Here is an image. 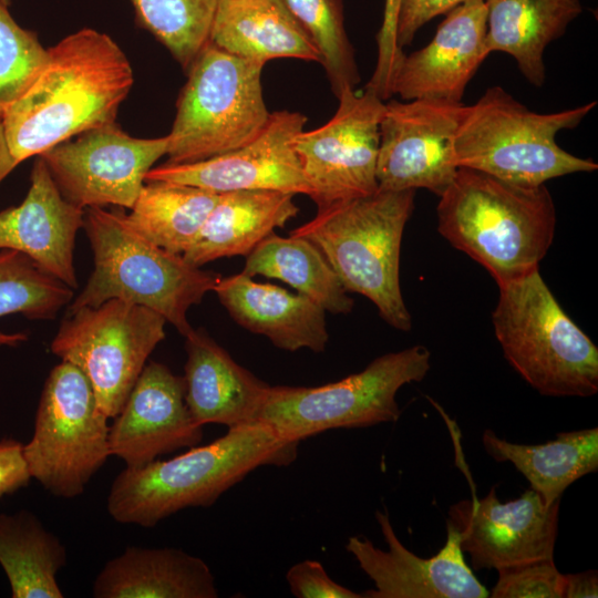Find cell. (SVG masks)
<instances>
[{"instance_id": "1", "label": "cell", "mask_w": 598, "mask_h": 598, "mask_svg": "<svg viewBox=\"0 0 598 598\" xmlns=\"http://www.w3.org/2000/svg\"><path fill=\"white\" fill-rule=\"evenodd\" d=\"M131 63L105 33L84 28L48 49L31 86L1 118L17 164L86 131L115 122L133 85Z\"/></svg>"}, {"instance_id": "2", "label": "cell", "mask_w": 598, "mask_h": 598, "mask_svg": "<svg viewBox=\"0 0 598 598\" xmlns=\"http://www.w3.org/2000/svg\"><path fill=\"white\" fill-rule=\"evenodd\" d=\"M298 445L261 421L230 427L173 458L126 466L111 485L107 512L120 524L153 527L182 509L212 506L260 466L291 464Z\"/></svg>"}, {"instance_id": "3", "label": "cell", "mask_w": 598, "mask_h": 598, "mask_svg": "<svg viewBox=\"0 0 598 598\" xmlns=\"http://www.w3.org/2000/svg\"><path fill=\"white\" fill-rule=\"evenodd\" d=\"M436 213L439 233L481 264L497 286L539 269L556 228L545 184L519 185L462 167Z\"/></svg>"}, {"instance_id": "4", "label": "cell", "mask_w": 598, "mask_h": 598, "mask_svg": "<svg viewBox=\"0 0 598 598\" xmlns=\"http://www.w3.org/2000/svg\"><path fill=\"white\" fill-rule=\"evenodd\" d=\"M93 251V271L69 306L73 312L120 299L162 315L186 337L194 328L188 309L214 291L220 275L188 264L140 234L121 210L84 209V225Z\"/></svg>"}, {"instance_id": "5", "label": "cell", "mask_w": 598, "mask_h": 598, "mask_svg": "<svg viewBox=\"0 0 598 598\" xmlns=\"http://www.w3.org/2000/svg\"><path fill=\"white\" fill-rule=\"evenodd\" d=\"M415 190H380L318 209L289 234L316 245L347 292L367 297L391 327L409 331L400 287V250Z\"/></svg>"}, {"instance_id": "6", "label": "cell", "mask_w": 598, "mask_h": 598, "mask_svg": "<svg viewBox=\"0 0 598 598\" xmlns=\"http://www.w3.org/2000/svg\"><path fill=\"white\" fill-rule=\"evenodd\" d=\"M597 102L553 113L527 109L501 86H491L466 105L454 141L458 168L478 171L519 185L537 186L598 164L563 150L556 135L577 127Z\"/></svg>"}, {"instance_id": "7", "label": "cell", "mask_w": 598, "mask_h": 598, "mask_svg": "<svg viewBox=\"0 0 598 598\" xmlns=\"http://www.w3.org/2000/svg\"><path fill=\"white\" fill-rule=\"evenodd\" d=\"M495 337L516 372L545 396L598 392V348L563 310L539 269L498 286Z\"/></svg>"}, {"instance_id": "8", "label": "cell", "mask_w": 598, "mask_h": 598, "mask_svg": "<svg viewBox=\"0 0 598 598\" xmlns=\"http://www.w3.org/2000/svg\"><path fill=\"white\" fill-rule=\"evenodd\" d=\"M264 65L208 41L187 69V81L167 134L166 163L204 161L255 138L271 114L261 86Z\"/></svg>"}, {"instance_id": "9", "label": "cell", "mask_w": 598, "mask_h": 598, "mask_svg": "<svg viewBox=\"0 0 598 598\" xmlns=\"http://www.w3.org/2000/svg\"><path fill=\"white\" fill-rule=\"evenodd\" d=\"M424 346L389 352L362 371L320 386H270L258 421L282 439L300 441L332 429L365 427L396 422L398 391L422 381L430 371Z\"/></svg>"}, {"instance_id": "10", "label": "cell", "mask_w": 598, "mask_h": 598, "mask_svg": "<svg viewBox=\"0 0 598 598\" xmlns=\"http://www.w3.org/2000/svg\"><path fill=\"white\" fill-rule=\"evenodd\" d=\"M109 417L85 375L61 361L49 373L23 456L31 478L55 497L80 496L111 456Z\"/></svg>"}, {"instance_id": "11", "label": "cell", "mask_w": 598, "mask_h": 598, "mask_svg": "<svg viewBox=\"0 0 598 598\" xmlns=\"http://www.w3.org/2000/svg\"><path fill=\"white\" fill-rule=\"evenodd\" d=\"M166 322L147 307L110 299L68 313L50 349L85 375L100 409L113 419L151 353L165 339Z\"/></svg>"}, {"instance_id": "12", "label": "cell", "mask_w": 598, "mask_h": 598, "mask_svg": "<svg viewBox=\"0 0 598 598\" xmlns=\"http://www.w3.org/2000/svg\"><path fill=\"white\" fill-rule=\"evenodd\" d=\"M334 115L295 138L309 197L318 209L378 190L377 158L384 101L364 87L338 97Z\"/></svg>"}, {"instance_id": "13", "label": "cell", "mask_w": 598, "mask_h": 598, "mask_svg": "<svg viewBox=\"0 0 598 598\" xmlns=\"http://www.w3.org/2000/svg\"><path fill=\"white\" fill-rule=\"evenodd\" d=\"M168 137L137 138L116 122L86 131L40 156L61 192L85 209L114 205L131 209L146 174L167 154Z\"/></svg>"}, {"instance_id": "14", "label": "cell", "mask_w": 598, "mask_h": 598, "mask_svg": "<svg viewBox=\"0 0 598 598\" xmlns=\"http://www.w3.org/2000/svg\"><path fill=\"white\" fill-rule=\"evenodd\" d=\"M463 102L390 100L380 121L377 183L380 190L425 188L441 196L458 167L453 141Z\"/></svg>"}, {"instance_id": "15", "label": "cell", "mask_w": 598, "mask_h": 598, "mask_svg": "<svg viewBox=\"0 0 598 598\" xmlns=\"http://www.w3.org/2000/svg\"><path fill=\"white\" fill-rule=\"evenodd\" d=\"M559 503L547 506L532 488L501 503L493 486L483 498L473 495L452 505L446 524L457 532L474 569L498 570L554 558Z\"/></svg>"}, {"instance_id": "16", "label": "cell", "mask_w": 598, "mask_h": 598, "mask_svg": "<svg viewBox=\"0 0 598 598\" xmlns=\"http://www.w3.org/2000/svg\"><path fill=\"white\" fill-rule=\"evenodd\" d=\"M307 117L287 110L271 112L262 131L247 144L219 156L187 164L153 167L145 182L165 181L216 194L268 189L310 195L295 138Z\"/></svg>"}, {"instance_id": "17", "label": "cell", "mask_w": 598, "mask_h": 598, "mask_svg": "<svg viewBox=\"0 0 598 598\" xmlns=\"http://www.w3.org/2000/svg\"><path fill=\"white\" fill-rule=\"evenodd\" d=\"M375 519L388 546L380 549L363 536H352L346 549L373 581L367 598H485L487 589L467 566L457 532L446 524L447 537L440 551L423 558L398 538L388 512H375Z\"/></svg>"}, {"instance_id": "18", "label": "cell", "mask_w": 598, "mask_h": 598, "mask_svg": "<svg viewBox=\"0 0 598 598\" xmlns=\"http://www.w3.org/2000/svg\"><path fill=\"white\" fill-rule=\"evenodd\" d=\"M109 431L111 455L127 467H141L163 454L196 446L203 426L185 401L183 377L161 363H146Z\"/></svg>"}, {"instance_id": "19", "label": "cell", "mask_w": 598, "mask_h": 598, "mask_svg": "<svg viewBox=\"0 0 598 598\" xmlns=\"http://www.w3.org/2000/svg\"><path fill=\"white\" fill-rule=\"evenodd\" d=\"M432 40L404 54L392 82L401 100L462 102L465 89L489 55L484 0H468L444 14Z\"/></svg>"}, {"instance_id": "20", "label": "cell", "mask_w": 598, "mask_h": 598, "mask_svg": "<svg viewBox=\"0 0 598 598\" xmlns=\"http://www.w3.org/2000/svg\"><path fill=\"white\" fill-rule=\"evenodd\" d=\"M30 181L23 202L0 213V250L23 252L45 272L76 289L73 255L84 209L62 196L40 155Z\"/></svg>"}, {"instance_id": "21", "label": "cell", "mask_w": 598, "mask_h": 598, "mask_svg": "<svg viewBox=\"0 0 598 598\" xmlns=\"http://www.w3.org/2000/svg\"><path fill=\"white\" fill-rule=\"evenodd\" d=\"M185 401L200 426L258 421L270 385L238 364L204 329L185 337Z\"/></svg>"}, {"instance_id": "22", "label": "cell", "mask_w": 598, "mask_h": 598, "mask_svg": "<svg viewBox=\"0 0 598 598\" xmlns=\"http://www.w3.org/2000/svg\"><path fill=\"white\" fill-rule=\"evenodd\" d=\"M214 291L239 326L267 337L277 348L291 352L326 350V310L307 296L257 282L243 271L220 278Z\"/></svg>"}, {"instance_id": "23", "label": "cell", "mask_w": 598, "mask_h": 598, "mask_svg": "<svg viewBox=\"0 0 598 598\" xmlns=\"http://www.w3.org/2000/svg\"><path fill=\"white\" fill-rule=\"evenodd\" d=\"M95 598H216L209 566L173 547L130 546L110 559L92 586Z\"/></svg>"}, {"instance_id": "24", "label": "cell", "mask_w": 598, "mask_h": 598, "mask_svg": "<svg viewBox=\"0 0 598 598\" xmlns=\"http://www.w3.org/2000/svg\"><path fill=\"white\" fill-rule=\"evenodd\" d=\"M293 194L235 190L219 194L196 239L183 254L195 266L225 257L248 256L276 228L299 213Z\"/></svg>"}, {"instance_id": "25", "label": "cell", "mask_w": 598, "mask_h": 598, "mask_svg": "<svg viewBox=\"0 0 598 598\" xmlns=\"http://www.w3.org/2000/svg\"><path fill=\"white\" fill-rule=\"evenodd\" d=\"M209 41L264 64L280 58L321 63L317 47L283 0H218Z\"/></svg>"}, {"instance_id": "26", "label": "cell", "mask_w": 598, "mask_h": 598, "mask_svg": "<svg viewBox=\"0 0 598 598\" xmlns=\"http://www.w3.org/2000/svg\"><path fill=\"white\" fill-rule=\"evenodd\" d=\"M488 53L509 54L534 86L545 82L544 52L581 13L579 0H484Z\"/></svg>"}, {"instance_id": "27", "label": "cell", "mask_w": 598, "mask_h": 598, "mask_svg": "<svg viewBox=\"0 0 598 598\" xmlns=\"http://www.w3.org/2000/svg\"><path fill=\"white\" fill-rule=\"evenodd\" d=\"M482 444L496 462H511L547 506L559 502L575 481L598 468V427L561 432L536 445L508 442L487 429Z\"/></svg>"}, {"instance_id": "28", "label": "cell", "mask_w": 598, "mask_h": 598, "mask_svg": "<svg viewBox=\"0 0 598 598\" xmlns=\"http://www.w3.org/2000/svg\"><path fill=\"white\" fill-rule=\"evenodd\" d=\"M68 551L58 536L27 509L0 513V565L13 598H62L56 576Z\"/></svg>"}, {"instance_id": "29", "label": "cell", "mask_w": 598, "mask_h": 598, "mask_svg": "<svg viewBox=\"0 0 598 598\" xmlns=\"http://www.w3.org/2000/svg\"><path fill=\"white\" fill-rule=\"evenodd\" d=\"M243 272L279 279L331 313L354 306L321 250L299 236L270 234L247 256Z\"/></svg>"}, {"instance_id": "30", "label": "cell", "mask_w": 598, "mask_h": 598, "mask_svg": "<svg viewBox=\"0 0 598 598\" xmlns=\"http://www.w3.org/2000/svg\"><path fill=\"white\" fill-rule=\"evenodd\" d=\"M219 194L165 181L143 185L127 219L156 246L183 255L196 239Z\"/></svg>"}, {"instance_id": "31", "label": "cell", "mask_w": 598, "mask_h": 598, "mask_svg": "<svg viewBox=\"0 0 598 598\" xmlns=\"http://www.w3.org/2000/svg\"><path fill=\"white\" fill-rule=\"evenodd\" d=\"M74 289L41 269L18 250H0V318L21 313L32 320H51L73 299ZM28 340L23 332L0 331V347Z\"/></svg>"}, {"instance_id": "32", "label": "cell", "mask_w": 598, "mask_h": 598, "mask_svg": "<svg viewBox=\"0 0 598 598\" xmlns=\"http://www.w3.org/2000/svg\"><path fill=\"white\" fill-rule=\"evenodd\" d=\"M137 23L187 71L209 41L218 0H131Z\"/></svg>"}, {"instance_id": "33", "label": "cell", "mask_w": 598, "mask_h": 598, "mask_svg": "<svg viewBox=\"0 0 598 598\" xmlns=\"http://www.w3.org/2000/svg\"><path fill=\"white\" fill-rule=\"evenodd\" d=\"M317 47L333 94L355 89L360 75L348 39L341 0H283Z\"/></svg>"}, {"instance_id": "34", "label": "cell", "mask_w": 598, "mask_h": 598, "mask_svg": "<svg viewBox=\"0 0 598 598\" xmlns=\"http://www.w3.org/2000/svg\"><path fill=\"white\" fill-rule=\"evenodd\" d=\"M48 60L35 32L21 28L0 1V121L31 86Z\"/></svg>"}, {"instance_id": "35", "label": "cell", "mask_w": 598, "mask_h": 598, "mask_svg": "<svg viewBox=\"0 0 598 598\" xmlns=\"http://www.w3.org/2000/svg\"><path fill=\"white\" fill-rule=\"evenodd\" d=\"M494 598H563L564 574L554 558L532 560L497 570Z\"/></svg>"}, {"instance_id": "36", "label": "cell", "mask_w": 598, "mask_h": 598, "mask_svg": "<svg viewBox=\"0 0 598 598\" xmlns=\"http://www.w3.org/2000/svg\"><path fill=\"white\" fill-rule=\"evenodd\" d=\"M400 0H384L382 23L377 34L378 58L375 69L365 89L386 101L392 95V82L404 56L396 42Z\"/></svg>"}, {"instance_id": "37", "label": "cell", "mask_w": 598, "mask_h": 598, "mask_svg": "<svg viewBox=\"0 0 598 598\" xmlns=\"http://www.w3.org/2000/svg\"><path fill=\"white\" fill-rule=\"evenodd\" d=\"M290 592L297 598H361L355 592L330 578L322 564L305 559L292 565L287 574Z\"/></svg>"}, {"instance_id": "38", "label": "cell", "mask_w": 598, "mask_h": 598, "mask_svg": "<svg viewBox=\"0 0 598 598\" xmlns=\"http://www.w3.org/2000/svg\"><path fill=\"white\" fill-rule=\"evenodd\" d=\"M466 1L468 0H400L396 23L398 45L403 49L411 44L424 24Z\"/></svg>"}, {"instance_id": "39", "label": "cell", "mask_w": 598, "mask_h": 598, "mask_svg": "<svg viewBox=\"0 0 598 598\" xmlns=\"http://www.w3.org/2000/svg\"><path fill=\"white\" fill-rule=\"evenodd\" d=\"M31 480L23 444L14 439L0 441V498L27 487Z\"/></svg>"}, {"instance_id": "40", "label": "cell", "mask_w": 598, "mask_h": 598, "mask_svg": "<svg viewBox=\"0 0 598 598\" xmlns=\"http://www.w3.org/2000/svg\"><path fill=\"white\" fill-rule=\"evenodd\" d=\"M598 597L596 570L564 575L563 598Z\"/></svg>"}, {"instance_id": "41", "label": "cell", "mask_w": 598, "mask_h": 598, "mask_svg": "<svg viewBox=\"0 0 598 598\" xmlns=\"http://www.w3.org/2000/svg\"><path fill=\"white\" fill-rule=\"evenodd\" d=\"M18 164L12 158L3 134L0 121V183L16 168Z\"/></svg>"}, {"instance_id": "42", "label": "cell", "mask_w": 598, "mask_h": 598, "mask_svg": "<svg viewBox=\"0 0 598 598\" xmlns=\"http://www.w3.org/2000/svg\"><path fill=\"white\" fill-rule=\"evenodd\" d=\"M4 6L10 4L11 0H0Z\"/></svg>"}]
</instances>
